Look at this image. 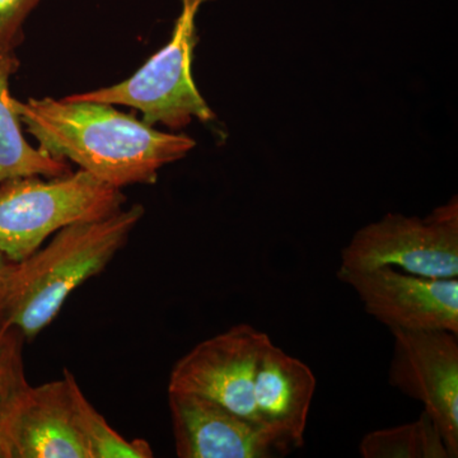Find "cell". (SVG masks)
<instances>
[{
	"label": "cell",
	"mask_w": 458,
	"mask_h": 458,
	"mask_svg": "<svg viewBox=\"0 0 458 458\" xmlns=\"http://www.w3.org/2000/svg\"><path fill=\"white\" fill-rule=\"evenodd\" d=\"M360 450L364 458H450L441 432L426 410L414 423L367 434Z\"/></svg>",
	"instance_id": "obj_13"
},
{
	"label": "cell",
	"mask_w": 458,
	"mask_h": 458,
	"mask_svg": "<svg viewBox=\"0 0 458 458\" xmlns=\"http://www.w3.org/2000/svg\"><path fill=\"white\" fill-rule=\"evenodd\" d=\"M144 208L128 209L99 221L75 223L54 234L18 264L11 327L32 342L56 318L69 295L106 269L143 218Z\"/></svg>",
	"instance_id": "obj_2"
},
{
	"label": "cell",
	"mask_w": 458,
	"mask_h": 458,
	"mask_svg": "<svg viewBox=\"0 0 458 458\" xmlns=\"http://www.w3.org/2000/svg\"><path fill=\"white\" fill-rule=\"evenodd\" d=\"M18 264L0 250V331L11 327L12 303L16 285Z\"/></svg>",
	"instance_id": "obj_17"
},
{
	"label": "cell",
	"mask_w": 458,
	"mask_h": 458,
	"mask_svg": "<svg viewBox=\"0 0 458 458\" xmlns=\"http://www.w3.org/2000/svg\"><path fill=\"white\" fill-rule=\"evenodd\" d=\"M381 267L426 278H458L457 197L426 218L387 214L360 228L343 249L340 269Z\"/></svg>",
	"instance_id": "obj_5"
},
{
	"label": "cell",
	"mask_w": 458,
	"mask_h": 458,
	"mask_svg": "<svg viewBox=\"0 0 458 458\" xmlns=\"http://www.w3.org/2000/svg\"><path fill=\"white\" fill-rule=\"evenodd\" d=\"M12 104L41 149L117 189L152 185L162 167L195 147L186 135L157 131L114 105L73 95Z\"/></svg>",
	"instance_id": "obj_1"
},
{
	"label": "cell",
	"mask_w": 458,
	"mask_h": 458,
	"mask_svg": "<svg viewBox=\"0 0 458 458\" xmlns=\"http://www.w3.org/2000/svg\"><path fill=\"white\" fill-rule=\"evenodd\" d=\"M4 420L5 409L4 400H3L0 401V458H9L7 442H5Z\"/></svg>",
	"instance_id": "obj_18"
},
{
	"label": "cell",
	"mask_w": 458,
	"mask_h": 458,
	"mask_svg": "<svg viewBox=\"0 0 458 458\" xmlns=\"http://www.w3.org/2000/svg\"><path fill=\"white\" fill-rule=\"evenodd\" d=\"M315 390L316 377L303 361L273 343L265 349L255 377L256 414L288 452L304 445Z\"/></svg>",
	"instance_id": "obj_11"
},
{
	"label": "cell",
	"mask_w": 458,
	"mask_h": 458,
	"mask_svg": "<svg viewBox=\"0 0 458 458\" xmlns=\"http://www.w3.org/2000/svg\"><path fill=\"white\" fill-rule=\"evenodd\" d=\"M72 399L75 424L80 430L89 458H150L153 450L143 439L128 441L110 427L106 419L84 396L71 372Z\"/></svg>",
	"instance_id": "obj_14"
},
{
	"label": "cell",
	"mask_w": 458,
	"mask_h": 458,
	"mask_svg": "<svg viewBox=\"0 0 458 458\" xmlns=\"http://www.w3.org/2000/svg\"><path fill=\"white\" fill-rule=\"evenodd\" d=\"M125 201L122 189L83 170L5 181L0 183V250L13 261L26 260L63 228L107 218Z\"/></svg>",
	"instance_id": "obj_3"
},
{
	"label": "cell",
	"mask_w": 458,
	"mask_h": 458,
	"mask_svg": "<svg viewBox=\"0 0 458 458\" xmlns=\"http://www.w3.org/2000/svg\"><path fill=\"white\" fill-rule=\"evenodd\" d=\"M20 60L14 53H0V183L17 177H59L72 174L65 159L56 158L40 147L27 143L20 117L9 95V78L16 73Z\"/></svg>",
	"instance_id": "obj_12"
},
{
	"label": "cell",
	"mask_w": 458,
	"mask_h": 458,
	"mask_svg": "<svg viewBox=\"0 0 458 458\" xmlns=\"http://www.w3.org/2000/svg\"><path fill=\"white\" fill-rule=\"evenodd\" d=\"M25 342L16 327L0 331V401L7 400L29 385L23 364Z\"/></svg>",
	"instance_id": "obj_15"
},
{
	"label": "cell",
	"mask_w": 458,
	"mask_h": 458,
	"mask_svg": "<svg viewBox=\"0 0 458 458\" xmlns=\"http://www.w3.org/2000/svg\"><path fill=\"white\" fill-rule=\"evenodd\" d=\"M207 2L210 0H181L182 11L170 42L129 80L74 98L137 108L148 125L164 123L174 131L185 128L192 119L213 120L216 114L201 98L191 73L198 42L195 18Z\"/></svg>",
	"instance_id": "obj_4"
},
{
	"label": "cell",
	"mask_w": 458,
	"mask_h": 458,
	"mask_svg": "<svg viewBox=\"0 0 458 458\" xmlns=\"http://www.w3.org/2000/svg\"><path fill=\"white\" fill-rule=\"evenodd\" d=\"M41 0H0V53H14L26 18Z\"/></svg>",
	"instance_id": "obj_16"
},
{
	"label": "cell",
	"mask_w": 458,
	"mask_h": 458,
	"mask_svg": "<svg viewBox=\"0 0 458 458\" xmlns=\"http://www.w3.org/2000/svg\"><path fill=\"white\" fill-rule=\"evenodd\" d=\"M271 343L267 334L247 324H238L204 340L176 361L168 379V393L207 397L259 424L254 399L256 370Z\"/></svg>",
	"instance_id": "obj_6"
},
{
	"label": "cell",
	"mask_w": 458,
	"mask_h": 458,
	"mask_svg": "<svg viewBox=\"0 0 458 458\" xmlns=\"http://www.w3.org/2000/svg\"><path fill=\"white\" fill-rule=\"evenodd\" d=\"M174 450L180 458H269L289 454L265 428L216 401L168 393Z\"/></svg>",
	"instance_id": "obj_10"
},
{
	"label": "cell",
	"mask_w": 458,
	"mask_h": 458,
	"mask_svg": "<svg viewBox=\"0 0 458 458\" xmlns=\"http://www.w3.org/2000/svg\"><path fill=\"white\" fill-rule=\"evenodd\" d=\"M337 278L351 285L366 312L390 330L458 334V278H426L391 267L339 269Z\"/></svg>",
	"instance_id": "obj_8"
},
{
	"label": "cell",
	"mask_w": 458,
	"mask_h": 458,
	"mask_svg": "<svg viewBox=\"0 0 458 458\" xmlns=\"http://www.w3.org/2000/svg\"><path fill=\"white\" fill-rule=\"evenodd\" d=\"M9 458H89L77 424L71 372L62 379L27 385L4 400Z\"/></svg>",
	"instance_id": "obj_9"
},
{
	"label": "cell",
	"mask_w": 458,
	"mask_h": 458,
	"mask_svg": "<svg viewBox=\"0 0 458 458\" xmlns=\"http://www.w3.org/2000/svg\"><path fill=\"white\" fill-rule=\"evenodd\" d=\"M394 352L388 382L423 403L450 458L458 457V334L391 328Z\"/></svg>",
	"instance_id": "obj_7"
}]
</instances>
